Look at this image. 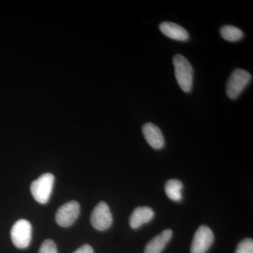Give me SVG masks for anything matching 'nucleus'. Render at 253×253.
<instances>
[{"label":"nucleus","instance_id":"1","mask_svg":"<svg viewBox=\"0 0 253 253\" xmlns=\"http://www.w3.org/2000/svg\"><path fill=\"white\" fill-rule=\"evenodd\" d=\"M174 73L178 84L184 92L191 91L194 82V69L192 66L184 56L176 54L173 58Z\"/></svg>","mask_w":253,"mask_h":253},{"label":"nucleus","instance_id":"2","mask_svg":"<svg viewBox=\"0 0 253 253\" xmlns=\"http://www.w3.org/2000/svg\"><path fill=\"white\" fill-rule=\"evenodd\" d=\"M54 182V176L51 173H45L33 181L31 191L35 200L40 204H46L51 197Z\"/></svg>","mask_w":253,"mask_h":253},{"label":"nucleus","instance_id":"3","mask_svg":"<svg viewBox=\"0 0 253 253\" xmlns=\"http://www.w3.org/2000/svg\"><path fill=\"white\" fill-rule=\"evenodd\" d=\"M252 81L251 73L243 69H236L231 73L226 84V94L229 99H237Z\"/></svg>","mask_w":253,"mask_h":253},{"label":"nucleus","instance_id":"4","mask_svg":"<svg viewBox=\"0 0 253 253\" xmlns=\"http://www.w3.org/2000/svg\"><path fill=\"white\" fill-rule=\"evenodd\" d=\"M32 225L26 219H19L13 225L11 238L13 244L19 249L28 248L31 244Z\"/></svg>","mask_w":253,"mask_h":253},{"label":"nucleus","instance_id":"5","mask_svg":"<svg viewBox=\"0 0 253 253\" xmlns=\"http://www.w3.org/2000/svg\"><path fill=\"white\" fill-rule=\"evenodd\" d=\"M91 223L94 229L99 231L107 230L112 225V214L106 203L100 202L95 207L91 213Z\"/></svg>","mask_w":253,"mask_h":253},{"label":"nucleus","instance_id":"6","mask_svg":"<svg viewBox=\"0 0 253 253\" xmlns=\"http://www.w3.org/2000/svg\"><path fill=\"white\" fill-rule=\"evenodd\" d=\"M80 204L77 201L66 203L58 209L56 214V221L62 227L72 225L80 214Z\"/></svg>","mask_w":253,"mask_h":253},{"label":"nucleus","instance_id":"7","mask_svg":"<svg viewBox=\"0 0 253 253\" xmlns=\"http://www.w3.org/2000/svg\"><path fill=\"white\" fill-rule=\"evenodd\" d=\"M214 234L207 226H200L193 239L191 253H206L212 246Z\"/></svg>","mask_w":253,"mask_h":253},{"label":"nucleus","instance_id":"8","mask_svg":"<svg viewBox=\"0 0 253 253\" xmlns=\"http://www.w3.org/2000/svg\"><path fill=\"white\" fill-rule=\"evenodd\" d=\"M143 135L153 149H162L165 145L164 136L160 128L153 123L145 124L142 127Z\"/></svg>","mask_w":253,"mask_h":253},{"label":"nucleus","instance_id":"9","mask_svg":"<svg viewBox=\"0 0 253 253\" xmlns=\"http://www.w3.org/2000/svg\"><path fill=\"white\" fill-rule=\"evenodd\" d=\"M159 28L163 35L174 41L185 42L189 39L186 30L176 23L163 22L160 25Z\"/></svg>","mask_w":253,"mask_h":253},{"label":"nucleus","instance_id":"10","mask_svg":"<svg viewBox=\"0 0 253 253\" xmlns=\"http://www.w3.org/2000/svg\"><path fill=\"white\" fill-rule=\"evenodd\" d=\"M154 217V211L151 208L138 207L132 212L129 219V225L132 229H138L143 224L149 222Z\"/></svg>","mask_w":253,"mask_h":253},{"label":"nucleus","instance_id":"11","mask_svg":"<svg viewBox=\"0 0 253 253\" xmlns=\"http://www.w3.org/2000/svg\"><path fill=\"white\" fill-rule=\"evenodd\" d=\"M172 236L171 229H166L151 240L145 248L144 253H161Z\"/></svg>","mask_w":253,"mask_h":253},{"label":"nucleus","instance_id":"12","mask_svg":"<svg viewBox=\"0 0 253 253\" xmlns=\"http://www.w3.org/2000/svg\"><path fill=\"white\" fill-rule=\"evenodd\" d=\"M183 184L177 179H170L166 182L165 191L169 199L173 201H180L182 199Z\"/></svg>","mask_w":253,"mask_h":253},{"label":"nucleus","instance_id":"13","mask_svg":"<svg viewBox=\"0 0 253 253\" xmlns=\"http://www.w3.org/2000/svg\"><path fill=\"white\" fill-rule=\"evenodd\" d=\"M220 35L226 41L238 42L244 38V33L239 28L233 26H224L221 28Z\"/></svg>","mask_w":253,"mask_h":253},{"label":"nucleus","instance_id":"14","mask_svg":"<svg viewBox=\"0 0 253 253\" xmlns=\"http://www.w3.org/2000/svg\"><path fill=\"white\" fill-rule=\"evenodd\" d=\"M235 253H253V241L246 239L241 241L236 248Z\"/></svg>","mask_w":253,"mask_h":253},{"label":"nucleus","instance_id":"15","mask_svg":"<svg viewBox=\"0 0 253 253\" xmlns=\"http://www.w3.org/2000/svg\"><path fill=\"white\" fill-rule=\"evenodd\" d=\"M39 253H58L57 248L52 240H45L42 244Z\"/></svg>","mask_w":253,"mask_h":253},{"label":"nucleus","instance_id":"16","mask_svg":"<svg viewBox=\"0 0 253 253\" xmlns=\"http://www.w3.org/2000/svg\"><path fill=\"white\" fill-rule=\"evenodd\" d=\"M73 253H94V250L89 245L85 244Z\"/></svg>","mask_w":253,"mask_h":253}]
</instances>
